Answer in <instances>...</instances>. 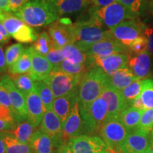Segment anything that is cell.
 <instances>
[{
    "mask_svg": "<svg viewBox=\"0 0 153 153\" xmlns=\"http://www.w3.org/2000/svg\"><path fill=\"white\" fill-rule=\"evenodd\" d=\"M0 22L2 23L7 33L11 36L17 33L25 24L13 14L5 11H0Z\"/></svg>",
    "mask_w": 153,
    "mask_h": 153,
    "instance_id": "obj_29",
    "label": "cell"
},
{
    "mask_svg": "<svg viewBox=\"0 0 153 153\" xmlns=\"http://www.w3.org/2000/svg\"><path fill=\"white\" fill-rule=\"evenodd\" d=\"M72 153H101L108 147L101 137L96 135H80L70 138L66 143Z\"/></svg>",
    "mask_w": 153,
    "mask_h": 153,
    "instance_id": "obj_12",
    "label": "cell"
},
{
    "mask_svg": "<svg viewBox=\"0 0 153 153\" xmlns=\"http://www.w3.org/2000/svg\"><path fill=\"white\" fill-rule=\"evenodd\" d=\"M0 104L11 108L13 111L12 106H11V101H10V98H9L8 91H7V89H6L5 88L1 85H0Z\"/></svg>",
    "mask_w": 153,
    "mask_h": 153,
    "instance_id": "obj_44",
    "label": "cell"
},
{
    "mask_svg": "<svg viewBox=\"0 0 153 153\" xmlns=\"http://www.w3.org/2000/svg\"><path fill=\"white\" fill-rule=\"evenodd\" d=\"M80 135H85V128L80 115L78 101L74 104L70 116L62 126V140L66 143L70 138Z\"/></svg>",
    "mask_w": 153,
    "mask_h": 153,
    "instance_id": "obj_17",
    "label": "cell"
},
{
    "mask_svg": "<svg viewBox=\"0 0 153 153\" xmlns=\"http://www.w3.org/2000/svg\"><path fill=\"white\" fill-rule=\"evenodd\" d=\"M29 48L32 66L31 70L28 74L34 82L44 81L53 71L54 67L46 57L36 53L33 47Z\"/></svg>",
    "mask_w": 153,
    "mask_h": 153,
    "instance_id": "obj_20",
    "label": "cell"
},
{
    "mask_svg": "<svg viewBox=\"0 0 153 153\" xmlns=\"http://www.w3.org/2000/svg\"><path fill=\"white\" fill-rule=\"evenodd\" d=\"M72 22L69 18H62L50 25L48 31L52 40L53 47L62 49L69 44H74L72 32Z\"/></svg>",
    "mask_w": 153,
    "mask_h": 153,
    "instance_id": "obj_11",
    "label": "cell"
},
{
    "mask_svg": "<svg viewBox=\"0 0 153 153\" xmlns=\"http://www.w3.org/2000/svg\"><path fill=\"white\" fill-rule=\"evenodd\" d=\"M140 97L145 109L153 108V79L143 80V89Z\"/></svg>",
    "mask_w": 153,
    "mask_h": 153,
    "instance_id": "obj_38",
    "label": "cell"
},
{
    "mask_svg": "<svg viewBox=\"0 0 153 153\" xmlns=\"http://www.w3.org/2000/svg\"><path fill=\"white\" fill-rule=\"evenodd\" d=\"M148 46V41L145 36H141L136 40H135L133 43L128 46V55H138L146 51Z\"/></svg>",
    "mask_w": 153,
    "mask_h": 153,
    "instance_id": "obj_40",
    "label": "cell"
},
{
    "mask_svg": "<svg viewBox=\"0 0 153 153\" xmlns=\"http://www.w3.org/2000/svg\"><path fill=\"white\" fill-rule=\"evenodd\" d=\"M150 147V133L137 130L128 134L121 147L123 153H143Z\"/></svg>",
    "mask_w": 153,
    "mask_h": 153,
    "instance_id": "obj_16",
    "label": "cell"
},
{
    "mask_svg": "<svg viewBox=\"0 0 153 153\" xmlns=\"http://www.w3.org/2000/svg\"><path fill=\"white\" fill-rule=\"evenodd\" d=\"M0 120L16 126V118L11 108L0 104Z\"/></svg>",
    "mask_w": 153,
    "mask_h": 153,
    "instance_id": "obj_43",
    "label": "cell"
},
{
    "mask_svg": "<svg viewBox=\"0 0 153 153\" xmlns=\"http://www.w3.org/2000/svg\"><path fill=\"white\" fill-rule=\"evenodd\" d=\"M6 145V153H33L30 145L20 143L9 131L1 132Z\"/></svg>",
    "mask_w": 153,
    "mask_h": 153,
    "instance_id": "obj_26",
    "label": "cell"
},
{
    "mask_svg": "<svg viewBox=\"0 0 153 153\" xmlns=\"http://www.w3.org/2000/svg\"><path fill=\"white\" fill-rule=\"evenodd\" d=\"M144 35L148 41L147 51L153 57V28L151 27H146Z\"/></svg>",
    "mask_w": 153,
    "mask_h": 153,
    "instance_id": "obj_45",
    "label": "cell"
},
{
    "mask_svg": "<svg viewBox=\"0 0 153 153\" xmlns=\"http://www.w3.org/2000/svg\"><path fill=\"white\" fill-rule=\"evenodd\" d=\"M150 148L152 153H153V129L150 133Z\"/></svg>",
    "mask_w": 153,
    "mask_h": 153,
    "instance_id": "obj_56",
    "label": "cell"
},
{
    "mask_svg": "<svg viewBox=\"0 0 153 153\" xmlns=\"http://www.w3.org/2000/svg\"><path fill=\"white\" fill-rule=\"evenodd\" d=\"M79 111L83 120L85 135H91L100 133L108 114L106 101L102 97H99L90 104L79 107Z\"/></svg>",
    "mask_w": 153,
    "mask_h": 153,
    "instance_id": "obj_5",
    "label": "cell"
},
{
    "mask_svg": "<svg viewBox=\"0 0 153 153\" xmlns=\"http://www.w3.org/2000/svg\"><path fill=\"white\" fill-rule=\"evenodd\" d=\"M30 0H9V9L11 14H14L20 10Z\"/></svg>",
    "mask_w": 153,
    "mask_h": 153,
    "instance_id": "obj_46",
    "label": "cell"
},
{
    "mask_svg": "<svg viewBox=\"0 0 153 153\" xmlns=\"http://www.w3.org/2000/svg\"><path fill=\"white\" fill-rule=\"evenodd\" d=\"M9 41V38H7L2 33H0V44H6L7 43H8Z\"/></svg>",
    "mask_w": 153,
    "mask_h": 153,
    "instance_id": "obj_55",
    "label": "cell"
},
{
    "mask_svg": "<svg viewBox=\"0 0 153 153\" xmlns=\"http://www.w3.org/2000/svg\"><path fill=\"white\" fill-rule=\"evenodd\" d=\"M148 1L149 0H117L118 2L124 6L136 19L146 11Z\"/></svg>",
    "mask_w": 153,
    "mask_h": 153,
    "instance_id": "obj_36",
    "label": "cell"
},
{
    "mask_svg": "<svg viewBox=\"0 0 153 153\" xmlns=\"http://www.w3.org/2000/svg\"><path fill=\"white\" fill-rule=\"evenodd\" d=\"M0 153H6V145L0 133Z\"/></svg>",
    "mask_w": 153,
    "mask_h": 153,
    "instance_id": "obj_54",
    "label": "cell"
},
{
    "mask_svg": "<svg viewBox=\"0 0 153 153\" xmlns=\"http://www.w3.org/2000/svg\"><path fill=\"white\" fill-rule=\"evenodd\" d=\"M89 16L99 21L104 27L113 28L124 20L137 19L124 6L118 1L105 7L91 5L88 9Z\"/></svg>",
    "mask_w": 153,
    "mask_h": 153,
    "instance_id": "obj_4",
    "label": "cell"
},
{
    "mask_svg": "<svg viewBox=\"0 0 153 153\" xmlns=\"http://www.w3.org/2000/svg\"><path fill=\"white\" fill-rule=\"evenodd\" d=\"M117 1V0H91L92 6L97 7H105Z\"/></svg>",
    "mask_w": 153,
    "mask_h": 153,
    "instance_id": "obj_48",
    "label": "cell"
},
{
    "mask_svg": "<svg viewBox=\"0 0 153 153\" xmlns=\"http://www.w3.org/2000/svg\"><path fill=\"white\" fill-rule=\"evenodd\" d=\"M0 11L11 13L9 0H0Z\"/></svg>",
    "mask_w": 153,
    "mask_h": 153,
    "instance_id": "obj_51",
    "label": "cell"
},
{
    "mask_svg": "<svg viewBox=\"0 0 153 153\" xmlns=\"http://www.w3.org/2000/svg\"><path fill=\"white\" fill-rule=\"evenodd\" d=\"M31 66L32 63L30 48L28 47L25 48L24 52L23 53L18 61L11 67V69H9V74L11 75L29 74L30 70H31Z\"/></svg>",
    "mask_w": 153,
    "mask_h": 153,
    "instance_id": "obj_27",
    "label": "cell"
},
{
    "mask_svg": "<svg viewBox=\"0 0 153 153\" xmlns=\"http://www.w3.org/2000/svg\"><path fill=\"white\" fill-rule=\"evenodd\" d=\"M41 131L52 138L57 150L65 144L62 140V122L53 110L45 111L41 123Z\"/></svg>",
    "mask_w": 153,
    "mask_h": 153,
    "instance_id": "obj_14",
    "label": "cell"
},
{
    "mask_svg": "<svg viewBox=\"0 0 153 153\" xmlns=\"http://www.w3.org/2000/svg\"><path fill=\"white\" fill-rule=\"evenodd\" d=\"M106 101L108 106L106 119L118 118L120 113L130 106L122 97L120 91L106 85L100 96Z\"/></svg>",
    "mask_w": 153,
    "mask_h": 153,
    "instance_id": "obj_15",
    "label": "cell"
},
{
    "mask_svg": "<svg viewBox=\"0 0 153 153\" xmlns=\"http://www.w3.org/2000/svg\"><path fill=\"white\" fill-rule=\"evenodd\" d=\"M49 1H51V2L52 3L53 5H55V7H56V6L58 4H60L61 1H62V0H49Z\"/></svg>",
    "mask_w": 153,
    "mask_h": 153,
    "instance_id": "obj_57",
    "label": "cell"
},
{
    "mask_svg": "<svg viewBox=\"0 0 153 153\" xmlns=\"http://www.w3.org/2000/svg\"><path fill=\"white\" fill-rule=\"evenodd\" d=\"M10 76L16 87L24 96L35 90V82L28 74H16Z\"/></svg>",
    "mask_w": 153,
    "mask_h": 153,
    "instance_id": "obj_33",
    "label": "cell"
},
{
    "mask_svg": "<svg viewBox=\"0 0 153 153\" xmlns=\"http://www.w3.org/2000/svg\"><path fill=\"white\" fill-rule=\"evenodd\" d=\"M146 11L150 15L153 16V0H149L148 4H147Z\"/></svg>",
    "mask_w": 153,
    "mask_h": 153,
    "instance_id": "obj_53",
    "label": "cell"
},
{
    "mask_svg": "<svg viewBox=\"0 0 153 153\" xmlns=\"http://www.w3.org/2000/svg\"><path fill=\"white\" fill-rule=\"evenodd\" d=\"M55 153H57V152H55Z\"/></svg>",
    "mask_w": 153,
    "mask_h": 153,
    "instance_id": "obj_60",
    "label": "cell"
},
{
    "mask_svg": "<svg viewBox=\"0 0 153 153\" xmlns=\"http://www.w3.org/2000/svg\"><path fill=\"white\" fill-rule=\"evenodd\" d=\"M143 153H152V150H151L150 147V148H149L147 149V150H145V152H143Z\"/></svg>",
    "mask_w": 153,
    "mask_h": 153,
    "instance_id": "obj_59",
    "label": "cell"
},
{
    "mask_svg": "<svg viewBox=\"0 0 153 153\" xmlns=\"http://www.w3.org/2000/svg\"><path fill=\"white\" fill-rule=\"evenodd\" d=\"M99 133L110 150L123 153L121 147L130 133L118 118L106 119Z\"/></svg>",
    "mask_w": 153,
    "mask_h": 153,
    "instance_id": "obj_6",
    "label": "cell"
},
{
    "mask_svg": "<svg viewBox=\"0 0 153 153\" xmlns=\"http://www.w3.org/2000/svg\"><path fill=\"white\" fill-rule=\"evenodd\" d=\"M106 72L99 67L88 70L78 89L79 107L87 106L100 97L106 86Z\"/></svg>",
    "mask_w": 153,
    "mask_h": 153,
    "instance_id": "obj_3",
    "label": "cell"
},
{
    "mask_svg": "<svg viewBox=\"0 0 153 153\" xmlns=\"http://www.w3.org/2000/svg\"><path fill=\"white\" fill-rule=\"evenodd\" d=\"M25 48L24 45L21 43L13 44L6 49L5 56L6 62L8 70L11 68L16 63L20 57L22 56L23 53L24 52Z\"/></svg>",
    "mask_w": 153,
    "mask_h": 153,
    "instance_id": "obj_37",
    "label": "cell"
},
{
    "mask_svg": "<svg viewBox=\"0 0 153 153\" xmlns=\"http://www.w3.org/2000/svg\"><path fill=\"white\" fill-rule=\"evenodd\" d=\"M83 77L53 70L44 82L49 86L56 99L78 90Z\"/></svg>",
    "mask_w": 153,
    "mask_h": 153,
    "instance_id": "obj_7",
    "label": "cell"
},
{
    "mask_svg": "<svg viewBox=\"0 0 153 153\" xmlns=\"http://www.w3.org/2000/svg\"><path fill=\"white\" fill-rule=\"evenodd\" d=\"M25 97L27 108L28 121L35 128L38 127L41 123L44 114L46 111L45 106L36 89L25 96Z\"/></svg>",
    "mask_w": 153,
    "mask_h": 153,
    "instance_id": "obj_19",
    "label": "cell"
},
{
    "mask_svg": "<svg viewBox=\"0 0 153 153\" xmlns=\"http://www.w3.org/2000/svg\"><path fill=\"white\" fill-rule=\"evenodd\" d=\"M79 48L87 56H108L118 53L128 55V47L116 39L103 40Z\"/></svg>",
    "mask_w": 153,
    "mask_h": 153,
    "instance_id": "obj_13",
    "label": "cell"
},
{
    "mask_svg": "<svg viewBox=\"0 0 153 153\" xmlns=\"http://www.w3.org/2000/svg\"><path fill=\"white\" fill-rule=\"evenodd\" d=\"M150 56L147 51L138 55L129 56L128 67L138 80L148 79L152 76Z\"/></svg>",
    "mask_w": 153,
    "mask_h": 153,
    "instance_id": "obj_18",
    "label": "cell"
},
{
    "mask_svg": "<svg viewBox=\"0 0 153 153\" xmlns=\"http://www.w3.org/2000/svg\"><path fill=\"white\" fill-rule=\"evenodd\" d=\"M37 36L33 28L27 24H24L19 31L12 36V37L19 43H30L35 42Z\"/></svg>",
    "mask_w": 153,
    "mask_h": 153,
    "instance_id": "obj_39",
    "label": "cell"
},
{
    "mask_svg": "<svg viewBox=\"0 0 153 153\" xmlns=\"http://www.w3.org/2000/svg\"><path fill=\"white\" fill-rule=\"evenodd\" d=\"M13 14L28 26L33 27L46 26L59 18L56 7L49 0H30Z\"/></svg>",
    "mask_w": 153,
    "mask_h": 153,
    "instance_id": "obj_1",
    "label": "cell"
},
{
    "mask_svg": "<svg viewBox=\"0 0 153 153\" xmlns=\"http://www.w3.org/2000/svg\"><path fill=\"white\" fill-rule=\"evenodd\" d=\"M45 57L53 65V67L58 65L63 60H65L62 50L55 48L54 47L52 48V49L48 53Z\"/></svg>",
    "mask_w": 153,
    "mask_h": 153,
    "instance_id": "obj_42",
    "label": "cell"
},
{
    "mask_svg": "<svg viewBox=\"0 0 153 153\" xmlns=\"http://www.w3.org/2000/svg\"><path fill=\"white\" fill-rule=\"evenodd\" d=\"M7 70V62H6L5 53L1 45H0V74L5 73Z\"/></svg>",
    "mask_w": 153,
    "mask_h": 153,
    "instance_id": "obj_47",
    "label": "cell"
},
{
    "mask_svg": "<svg viewBox=\"0 0 153 153\" xmlns=\"http://www.w3.org/2000/svg\"><path fill=\"white\" fill-rule=\"evenodd\" d=\"M91 5V0H62L56 6L59 16L82 12Z\"/></svg>",
    "mask_w": 153,
    "mask_h": 153,
    "instance_id": "obj_24",
    "label": "cell"
},
{
    "mask_svg": "<svg viewBox=\"0 0 153 153\" xmlns=\"http://www.w3.org/2000/svg\"><path fill=\"white\" fill-rule=\"evenodd\" d=\"M143 80H137L120 91L122 97L130 106H131L133 101L140 95L143 89Z\"/></svg>",
    "mask_w": 153,
    "mask_h": 153,
    "instance_id": "obj_35",
    "label": "cell"
},
{
    "mask_svg": "<svg viewBox=\"0 0 153 153\" xmlns=\"http://www.w3.org/2000/svg\"><path fill=\"white\" fill-rule=\"evenodd\" d=\"M72 32L74 44L82 48L103 40L114 39L109 29L106 30L99 21L89 17L87 20L78 21L72 24Z\"/></svg>",
    "mask_w": 153,
    "mask_h": 153,
    "instance_id": "obj_2",
    "label": "cell"
},
{
    "mask_svg": "<svg viewBox=\"0 0 153 153\" xmlns=\"http://www.w3.org/2000/svg\"><path fill=\"white\" fill-rule=\"evenodd\" d=\"M101 153H117V152H114V151H113V150H110V149H108V150L104 151V152H102Z\"/></svg>",
    "mask_w": 153,
    "mask_h": 153,
    "instance_id": "obj_58",
    "label": "cell"
},
{
    "mask_svg": "<svg viewBox=\"0 0 153 153\" xmlns=\"http://www.w3.org/2000/svg\"><path fill=\"white\" fill-rule=\"evenodd\" d=\"M32 47L39 55L44 57L46 56L53 48L52 40L49 33L43 31L38 35Z\"/></svg>",
    "mask_w": 153,
    "mask_h": 153,
    "instance_id": "obj_34",
    "label": "cell"
},
{
    "mask_svg": "<svg viewBox=\"0 0 153 153\" xmlns=\"http://www.w3.org/2000/svg\"><path fill=\"white\" fill-rule=\"evenodd\" d=\"M14 128L15 126L11 125V124L6 123L3 120H0V133H1V132L11 131Z\"/></svg>",
    "mask_w": 153,
    "mask_h": 153,
    "instance_id": "obj_49",
    "label": "cell"
},
{
    "mask_svg": "<svg viewBox=\"0 0 153 153\" xmlns=\"http://www.w3.org/2000/svg\"><path fill=\"white\" fill-rule=\"evenodd\" d=\"M147 26L137 19L128 20L109 29L112 38L117 40L126 46L141 36H144Z\"/></svg>",
    "mask_w": 153,
    "mask_h": 153,
    "instance_id": "obj_8",
    "label": "cell"
},
{
    "mask_svg": "<svg viewBox=\"0 0 153 153\" xmlns=\"http://www.w3.org/2000/svg\"><path fill=\"white\" fill-rule=\"evenodd\" d=\"M35 127L28 121L19 123L11 131H9L20 143L28 144L33 136Z\"/></svg>",
    "mask_w": 153,
    "mask_h": 153,
    "instance_id": "obj_28",
    "label": "cell"
},
{
    "mask_svg": "<svg viewBox=\"0 0 153 153\" xmlns=\"http://www.w3.org/2000/svg\"><path fill=\"white\" fill-rule=\"evenodd\" d=\"M28 145L33 153H53L55 149L52 138L41 130L35 131Z\"/></svg>",
    "mask_w": 153,
    "mask_h": 153,
    "instance_id": "obj_23",
    "label": "cell"
},
{
    "mask_svg": "<svg viewBox=\"0 0 153 153\" xmlns=\"http://www.w3.org/2000/svg\"><path fill=\"white\" fill-rule=\"evenodd\" d=\"M0 85L8 91L11 106L16 121H22L27 118L26 97L14 85L10 75L4 74L0 78Z\"/></svg>",
    "mask_w": 153,
    "mask_h": 153,
    "instance_id": "obj_10",
    "label": "cell"
},
{
    "mask_svg": "<svg viewBox=\"0 0 153 153\" xmlns=\"http://www.w3.org/2000/svg\"><path fill=\"white\" fill-rule=\"evenodd\" d=\"M143 111L130 106L120 113L118 118L129 133L138 130L140 120Z\"/></svg>",
    "mask_w": 153,
    "mask_h": 153,
    "instance_id": "obj_25",
    "label": "cell"
},
{
    "mask_svg": "<svg viewBox=\"0 0 153 153\" xmlns=\"http://www.w3.org/2000/svg\"><path fill=\"white\" fill-rule=\"evenodd\" d=\"M129 56L128 54L118 53L108 56H87L85 65L87 70L99 67L106 74L116 72L128 67Z\"/></svg>",
    "mask_w": 153,
    "mask_h": 153,
    "instance_id": "obj_9",
    "label": "cell"
},
{
    "mask_svg": "<svg viewBox=\"0 0 153 153\" xmlns=\"http://www.w3.org/2000/svg\"><path fill=\"white\" fill-rule=\"evenodd\" d=\"M35 89L41 97L46 111L53 110L54 95L51 89L44 81L35 82Z\"/></svg>",
    "mask_w": 153,
    "mask_h": 153,
    "instance_id": "obj_31",
    "label": "cell"
},
{
    "mask_svg": "<svg viewBox=\"0 0 153 153\" xmlns=\"http://www.w3.org/2000/svg\"><path fill=\"white\" fill-rule=\"evenodd\" d=\"M53 70L54 71H62L74 76H82V77H83L88 71L85 65L75 64L67 59L63 60L58 65L54 67Z\"/></svg>",
    "mask_w": 153,
    "mask_h": 153,
    "instance_id": "obj_32",
    "label": "cell"
},
{
    "mask_svg": "<svg viewBox=\"0 0 153 153\" xmlns=\"http://www.w3.org/2000/svg\"><path fill=\"white\" fill-rule=\"evenodd\" d=\"M131 106L132 107H134V108H137V109L138 110H140V111H144L145 109V106H144V104H143L142 100H141L140 97H137V99H135V100L133 101V103H132L131 104Z\"/></svg>",
    "mask_w": 153,
    "mask_h": 153,
    "instance_id": "obj_50",
    "label": "cell"
},
{
    "mask_svg": "<svg viewBox=\"0 0 153 153\" xmlns=\"http://www.w3.org/2000/svg\"><path fill=\"white\" fill-rule=\"evenodd\" d=\"M138 129L151 133L153 129V108L146 109L143 111Z\"/></svg>",
    "mask_w": 153,
    "mask_h": 153,
    "instance_id": "obj_41",
    "label": "cell"
},
{
    "mask_svg": "<svg viewBox=\"0 0 153 153\" xmlns=\"http://www.w3.org/2000/svg\"><path fill=\"white\" fill-rule=\"evenodd\" d=\"M78 101V90H76L68 95L56 98L53 101V111L60 118L62 126L70 116L74 104Z\"/></svg>",
    "mask_w": 153,
    "mask_h": 153,
    "instance_id": "obj_21",
    "label": "cell"
},
{
    "mask_svg": "<svg viewBox=\"0 0 153 153\" xmlns=\"http://www.w3.org/2000/svg\"><path fill=\"white\" fill-rule=\"evenodd\" d=\"M106 85L120 91L133 82L138 80L128 68L120 69L116 72L106 74Z\"/></svg>",
    "mask_w": 153,
    "mask_h": 153,
    "instance_id": "obj_22",
    "label": "cell"
},
{
    "mask_svg": "<svg viewBox=\"0 0 153 153\" xmlns=\"http://www.w3.org/2000/svg\"><path fill=\"white\" fill-rule=\"evenodd\" d=\"M57 153H72V152L70 147L68 146V145L67 143H65L57 149Z\"/></svg>",
    "mask_w": 153,
    "mask_h": 153,
    "instance_id": "obj_52",
    "label": "cell"
},
{
    "mask_svg": "<svg viewBox=\"0 0 153 153\" xmlns=\"http://www.w3.org/2000/svg\"><path fill=\"white\" fill-rule=\"evenodd\" d=\"M63 54L67 60L75 64L85 65L87 56L75 44H69L62 49Z\"/></svg>",
    "mask_w": 153,
    "mask_h": 153,
    "instance_id": "obj_30",
    "label": "cell"
}]
</instances>
